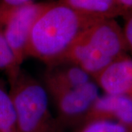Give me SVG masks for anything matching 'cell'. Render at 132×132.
I'll use <instances>...</instances> for the list:
<instances>
[{
	"mask_svg": "<svg viewBox=\"0 0 132 132\" xmlns=\"http://www.w3.org/2000/svg\"><path fill=\"white\" fill-rule=\"evenodd\" d=\"M97 120L115 121L132 130V98L122 95H100L84 124Z\"/></svg>",
	"mask_w": 132,
	"mask_h": 132,
	"instance_id": "8992f818",
	"label": "cell"
},
{
	"mask_svg": "<svg viewBox=\"0 0 132 132\" xmlns=\"http://www.w3.org/2000/svg\"><path fill=\"white\" fill-rule=\"evenodd\" d=\"M8 80L17 132H62L44 85L22 68Z\"/></svg>",
	"mask_w": 132,
	"mask_h": 132,
	"instance_id": "3957f363",
	"label": "cell"
},
{
	"mask_svg": "<svg viewBox=\"0 0 132 132\" xmlns=\"http://www.w3.org/2000/svg\"><path fill=\"white\" fill-rule=\"evenodd\" d=\"M131 132H132V130H131Z\"/></svg>",
	"mask_w": 132,
	"mask_h": 132,
	"instance_id": "2e32d148",
	"label": "cell"
},
{
	"mask_svg": "<svg viewBox=\"0 0 132 132\" xmlns=\"http://www.w3.org/2000/svg\"><path fill=\"white\" fill-rule=\"evenodd\" d=\"M128 52L123 28L115 19H98L83 32L63 60L79 65L95 79Z\"/></svg>",
	"mask_w": 132,
	"mask_h": 132,
	"instance_id": "7a4b0ae2",
	"label": "cell"
},
{
	"mask_svg": "<svg viewBox=\"0 0 132 132\" xmlns=\"http://www.w3.org/2000/svg\"><path fill=\"white\" fill-rule=\"evenodd\" d=\"M96 20L60 1L50 2L33 27L27 57L47 65L63 60L77 39Z\"/></svg>",
	"mask_w": 132,
	"mask_h": 132,
	"instance_id": "6da1fadb",
	"label": "cell"
},
{
	"mask_svg": "<svg viewBox=\"0 0 132 132\" xmlns=\"http://www.w3.org/2000/svg\"><path fill=\"white\" fill-rule=\"evenodd\" d=\"M92 80L94 79L79 66L62 60L47 65L43 85L46 89L75 88Z\"/></svg>",
	"mask_w": 132,
	"mask_h": 132,
	"instance_id": "ba28073f",
	"label": "cell"
},
{
	"mask_svg": "<svg viewBox=\"0 0 132 132\" xmlns=\"http://www.w3.org/2000/svg\"><path fill=\"white\" fill-rule=\"evenodd\" d=\"M0 132H17L15 114L9 93L0 82Z\"/></svg>",
	"mask_w": 132,
	"mask_h": 132,
	"instance_id": "30bf717a",
	"label": "cell"
},
{
	"mask_svg": "<svg viewBox=\"0 0 132 132\" xmlns=\"http://www.w3.org/2000/svg\"><path fill=\"white\" fill-rule=\"evenodd\" d=\"M36 0H0V6L13 8L21 5H27L29 3L35 2Z\"/></svg>",
	"mask_w": 132,
	"mask_h": 132,
	"instance_id": "5bb4252c",
	"label": "cell"
},
{
	"mask_svg": "<svg viewBox=\"0 0 132 132\" xmlns=\"http://www.w3.org/2000/svg\"><path fill=\"white\" fill-rule=\"evenodd\" d=\"M76 132H131V130L115 121L97 120L85 123Z\"/></svg>",
	"mask_w": 132,
	"mask_h": 132,
	"instance_id": "7c38bea8",
	"label": "cell"
},
{
	"mask_svg": "<svg viewBox=\"0 0 132 132\" xmlns=\"http://www.w3.org/2000/svg\"><path fill=\"white\" fill-rule=\"evenodd\" d=\"M21 68V65L6 39L3 27L0 25V71H4L9 78L15 75Z\"/></svg>",
	"mask_w": 132,
	"mask_h": 132,
	"instance_id": "8fae6325",
	"label": "cell"
},
{
	"mask_svg": "<svg viewBox=\"0 0 132 132\" xmlns=\"http://www.w3.org/2000/svg\"><path fill=\"white\" fill-rule=\"evenodd\" d=\"M118 2L126 11L132 10V0H118Z\"/></svg>",
	"mask_w": 132,
	"mask_h": 132,
	"instance_id": "9a60e30c",
	"label": "cell"
},
{
	"mask_svg": "<svg viewBox=\"0 0 132 132\" xmlns=\"http://www.w3.org/2000/svg\"><path fill=\"white\" fill-rule=\"evenodd\" d=\"M50 2H32L16 7L0 6V25L7 42L21 65L27 58L29 42L33 27Z\"/></svg>",
	"mask_w": 132,
	"mask_h": 132,
	"instance_id": "5b68a950",
	"label": "cell"
},
{
	"mask_svg": "<svg viewBox=\"0 0 132 132\" xmlns=\"http://www.w3.org/2000/svg\"><path fill=\"white\" fill-rule=\"evenodd\" d=\"M82 14L96 19H116L126 12L118 0H60Z\"/></svg>",
	"mask_w": 132,
	"mask_h": 132,
	"instance_id": "9c48e42d",
	"label": "cell"
},
{
	"mask_svg": "<svg viewBox=\"0 0 132 132\" xmlns=\"http://www.w3.org/2000/svg\"><path fill=\"white\" fill-rule=\"evenodd\" d=\"M124 20L123 32L128 52L132 54V10L126 11L122 16Z\"/></svg>",
	"mask_w": 132,
	"mask_h": 132,
	"instance_id": "4fadbf2b",
	"label": "cell"
},
{
	"mask_svg": "<svg viewBox=\"0 0 132 132\" xmlns=\"http://www.w3.org/2000/svg\"><path fill=\"white\" fill-rule=\"evenodd\" d=\"M94 80L104 93L132 98V57L126 55L114 61Z\"/></svg>",
	"mask_w": 132,
	"mask_h": 132,
	"instance_id": "52a82bcc",
	"label": "cell"
},
{
	"mask_svg": "<svg viewBox=\"0 0 132 132\" xmlns=\"http://www.w3.org/2000/svg\"><path fill=\"white\" fill-rule=\"evenodd\" d=\"M99 89L95 80L75 88L46 89L54 105L56 119L62 130L84 124L90 109L100 95Z\"/></svg>",
	"mask_w": 132,
	"mask_h": 132,
	"instance_id": "277c9868",
	"label": "cell"
}]
</instances>
